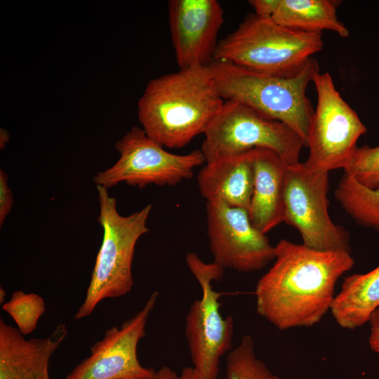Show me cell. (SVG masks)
I'll return each instance as SVG.
<instances>
[{"mask_svg": "<svg viewBox=\"0 0 379 379\" xmlns=\"http://www.w3.org/2000/svg\"><path fill=\"white\" fill-rule=\"evenodd\" d=\"M225 379H279L257 357L253 338L244 335L226 359Z\"/></svg>", "mask_w": 379, "mask_h": 379, "instance_id": "20", "label": "cell"}, {"mask_svg": "<svg viewBox=\"0 0 379 379\" xmlns=\"http://www.w3.org/2000/svg\"><path fill=\"white\" fill-rule=\"evenodd\" d=\"M38 379H51V378H50L49 375H48V376H45V377L40 378H38Z\"/></svg>", "mask_w": 379, "mask_h": 379, "instance_id": "29", "label": "cell"}, {"mask_svg": "<svg viewBox=\"0 0 379 379\" xmlns=\"http://www.w3.org/2000/svg\"><path fill=\"white\" fill-rule=\"evenodd\" d=\"M67 335L58 324L44 338L25 339L17 328L0 319V379H38L49 375V361Z\"/></svg>", "mask_w": 379, "mask_h": 379, "instance_id": "14", "label": "cell"}, {"mask_svg": "<svg viewBox=\"0 0 379 379\" xmlns=\"http://www.w3.org/2000/svg\"><path fill=\"white\" fill-rule=\"evenodd\" d=\"M224 102L208 65L180 69L148 82L138 102V117L153 140L180 148L204 134Z\"/></svg>", "mask_w": 379, "mask_h": 379, "instance_id": "2", "label": "cell"}, {"mask_svg": "<svg viewBox=\"0 0 379 379\" xmlns=\"http://www.w3.org/2000/svg\"><path fill=\"white\" fill-rule=\"evenodd\" d=\"M185 260L201 290V298L190 305L185 320L192 362L202 379H217L220 359L232 348L234 328L233 318L223 317L220 313L222 293L213 287L225 269L214 262H205L193 252L187 254Z\"/></svg>", "mask_w": 379, "mask_h": 379, "instance_id": "7", "label": "cell"}, {"mask_svg": "<svg viewBox=\"0 0 379 379\" xmlns=\"http://www.w3.org/2000/svg\"><path fill=\"white\" fill-rule=\"evenodd\" d=\"M208 66L225 100L241 103L285 124L306 142L314 113L306 89L319 72L314 58L298 74L288 77L253 72L225 61L213 60Z\"/></svg>", "mask_w": 379, "mask_h": 379, "instance_id": "3", "label": "cell"}, {"mask_svg": "<svg viewBox=\"0 0 379 379\" xmlns=\"http://www.w3.org/2000/svg\"><path fill=\"white\" fill-rule=\"evenodd\" d=\"M317 103L306 138L310 152L305 165L311 171L344 168L366 127L337 91L328 72L313 77Z\"/></svg>", "mask_w": 379, "mask_h": 379, "instance_id": "8", "label": "cell"}, {"mask_svg": "<svg viewBox=\"0 0 379 379\" xmlns=\"http://www.w3.org/2000/svg\"><path fill=\"white\" fill-rule=\"evenodd\" d=\"M154 379H202L194 367H186L177 374L168 366H164L157 371Z\"/></svg>", "mask_w": 379, "mask_h": 379, "instance_id": "24", "label": "cell"}, {"mask_svg": "<svg viewBox=\"0 0 379 379\" xmlns=\"http://www.w3.org/2000/svg\"><path fill=\"white\" fill-rule=\"evenodd\" d=\"M378 307L379 265L368 272L345 277L330 310L340 326L354 330L368 322Z\"/></svg>", "mask_w": 379, "mask_h": 379, "instance_id": "17", "label": "cell"}, {"mask_svg": "<svg viewBox=\"0 0 379 379\" xmlns=\"http://www.w3.org/2000/svg\"><path fill=\"white\" fill-rule=\"evenodd\" d=\"M344 174L368 189L379 188V145L357 147L343 168Z\"/></svg>", "mask_w": 379, "mask_h": 379, "instance_id": "22", "label": "cell"}, {"mask_svg": "<svg viewBox=\"0 0 379 379\" xmlns=\"http://www.w3.org/2000/svg\"><path fill=\"white\" fill-rule=\"evenodd\" d=\"M9 133L4 128H1L0 131V148L2 149L9 141Z\"/></svg>", "mask_w": 379, "mask_h": 379, "instance_id": "27", "label": "cell"}, {"mask_svg": "<svg viewBox=\"0 0 379 379\" xmlns=\"http://www.w3.org/2000/svg\"><path fill=\"white\" fill-rule=\"evenodd\" d=\"M5 297H6V292L4 291V289L2 288V287H1L0 288V302L1 303H4V300H5Z\"/></svg>", "mask_w": 379, "mask_h": 379, "instance_id": "28", "label": "cell"}, {"mask_svg": "<svg viewBox=\"0 0 379 379\" xmlns=\"http://www.w3.org/2000/svg\"><path fill=\"white\" fill-rule=\"evenodd\" d=\"M334 195L341 207L358 225L379 232V188L368 189L344 174Z\"/></svg>", "mask_w": 379, "mask_h": 379, "instance_id": "19", "label": "cell"}, {"mask_svg": "<svg viewBox=\"0 0 379 379\" xmlns=\"http://www.w3.org/2000/svg\"><path fill=\"white\" fill-rule=\"evenodd\" d=\"M6 173L0 169V227L9 214L13 205V195L8 186Z\"/></svg>", "mask_w": 379, "mask_h": 379, "instance_id": "23", "label": "cell"}, {"mask_svg": "<svg viewBox=\"0 0 379 379\" xmlns=\"http://www.w3.org/2000/svg\"><path fill=\"white\" fill-rule=\"evenodd\" d=\"M207 234L213 262L241 272L260 270L275 258V246L251 223L247 211L206 201Z\"/></svg>", "mask_w": 379, "mask_h": 379, "instance_id": "11", "label": "cell"}, {"mask_svg": "<svg viewBox=\"0 0 379 379\" xmlns=\"http://www.w3.org/2000/svg\"><path fill=\"white\" fill-rule=\"evenodd\" d=\"M322 32H305L248 14L238 27L218 41L214 60L253 72L288 77L298 74L323 48Z\"/></svg>", "mask_w": 379, "mask_h": 379, "instance_id": "4", "label": "cell"}, {"mask_svg": "<svg viewBox=\"0 0 379 379\" xmlns=\"http://www.w3.org/2000/svg\"><path fill=\"white\" fill-rule=\"evenodd\" d=\"M102 240L98 252L86 294L74 318L88 317L96 306L107 298L122 297L133 286L132 265L135 245L149 232L147 221L152 210L148 204L129 215H121L117 199L108 189L96 185Z\"/></svg>", "mask_w": 379, "mask_h": 379, "instance_id": "5", "label": "cell"}, {"mask_svg": "<svg viewBox=\"0 0 379 379\" xmlns=\"http://www.w3.org/2000/svg\"><path fill=\"white\" fill-rule=\"evenodd\" d=\"M154 378H153V379H154Z\"/></svg>", "mask_w": 379, "mask_h": 379, "instance_id": "30", "label": "cell"}, {"mask_svg": "<svg viewBox=\"0 0 379 379\" xmlns=\"http://www.w3.org/2000/svg\"><path fill=\"white\" fill-rule=\"evenodd\" d=\"M251 150L206 163L197 183L206 201H220L248 212L254 182Z\"/></svg>", "mask_w": 379, "mask_h": 379, "instance_id": "16", "label": "cell"}, {"mask_svg": "<svg viewBox=\"0 0 379 379\" xmlns=\"http://www.w3.org/2000/svg\"><path fill=\"white\" fill-rule=\"evenodd\" d=\"M2 310L13 319L19 331L27 335L36 329L46 305L44 298L36 293L15 291L2 305Z\"/></svg>", "mask_w": 379, "mask_h": 379, "instance_id": "21", "label": "cell"}, {"mask_svg": "<svg viewBox=\"0 0 379 379\" xmlns=\"http://www.w3.org/2000/svg\"><path fill=\"white\" fill-rule=\"evenodd\" d=\"M253 192L248 210L253 225L264 234L284 222L283 190L288 164L277 153L251 150Z\"/></svg>", "mask_w": 379, "mask_h": 379, "instance_id": "15", "label": "cell"}, {"mask_svg": "<svg viewBox=\"0 0 379 379\" xmlns=\"http://www.w3.org/2000/svg\"><path fill=\"white\" fill-rule=\"evenodd\" d=\"M338 4L332 0H278L271 18L292 29L305 32L328 30L346 38L350 32L338 18Z\"/></svg>", "mask_w": 379, "mask_h": 379, "instance_id": "18", "label": "cell"}, {"mask_svg": "<svg viewBox=\"0 0 379 379\" xmlns=\"http://www.w3.org/2000/svg\"><path fill=\"white\" fill-rule=\"evenodd\" d=\"M119 158L93 177L96 185L109 189L120 182L142 188L148 185H175L190 179L204 163L201 149L175 154L150 138L142 128L132 127L115 144Z\"/></svg>", "mask_w": 379, "mask_h": 379, "instance_id": "9", "label": "cell"}, {"mask_svg": "<svg viewBox=\"0 0 379 379\" xmlns=\"http://www.w3.org/2000/svg\"><path fill=\"white\" fill-rule=\"evenodd\" d=\"M328 172L311 171L304 162L288 165L283 190L284 222L298 231L308 247L350 252L348 232L328 214Z\"/></svg>", "mask_w": 379, "mask_h": 379, "instance_id": "10", "label": "cell"}, {"mask_svg": "<svg viewBox=\"0 0 379 379\" xmlns=\"http://www.w3.org/2000/svg\"><path fill=\"white\" fill-rule=\"evenodd\" d=\"M159 293L154 291L144 306L119 327L107 329L91 347V354L65 379H153L157 371L144 367L138 357V346L145 335L148 319Z\"/></svg>", "mask_w": 379, "mask_h": 379, "instance_id": "12", "label": "cell"}, {"mask_svg": "<svg viewBox=\"0 0 379 379\" xmlns=\"http://www.w3.org/2000/svg\"><path fill=\"white\" fill-rule=\"evenodd\" d=\"M368 322L371 326L368 337L370 347L374 352L379 353V307L371 314Z\"/></svg>", "mask_w": 379, "mask_h": 379, "instance_id": "26", "label": "cell"}, {"mask_svg": "<svg viewBox=\"0 0 379 379\" xmlns=\"http://www.w3.org/2000/svg\"><path fill=\"white\" fill-rule=\"evenodd\" d=\"M201 152L206 163L255 148L277 153L288 164L299 161L305 142L289 126L241 103L225 100L204 133Z\"/></svg>", "mask_w": 379, "mask_h": 379, "instance_id": "6", "label": "cell"}, {"mask_svg": "<svg viewBox=\"0 0 379 379\" xmlns=\"http://www.w3.org/2000/svg\"><path fill=\"white\" fill-rule=\"evenodd\" d=\"M278 0H251L250 5L253 8L255 14L264 18H272L277 7Z\"/></svg>", "mask_w": 379, "mask_h": 379, "instance_id": "25", "label": "cell"}, {"mask_svg": "<svg viewBox=\"0 0 379 379\" xmlns=\"http://www.w3.org/2000/svg\"><path fill=\"white\" fill-rule=\"evenodd\" d=\"M169 27L180 69L207 66L214 60L224 12L216 0H170Z\"/></svg>", "mask_w": 379, "mask_h": 379, "instance_id": "13", "label": "cell"}, {"mask_svg": "<svg viewBox=\"0 0 379 379\" xmlns=\"http://www.w3.org/2000/svg\"><path fill=\"white\" fill-rule=\"evenodd\" d=\"M274 260L256 284L255 305L258 314L279 330L319 323L331 310L338 280L354 264L350 252L286 239L275 246Z\"/></svg>", "mask_w": 379, "mask_h": 379, "instance_id": "1", "label": "cell"}]
</instances>
